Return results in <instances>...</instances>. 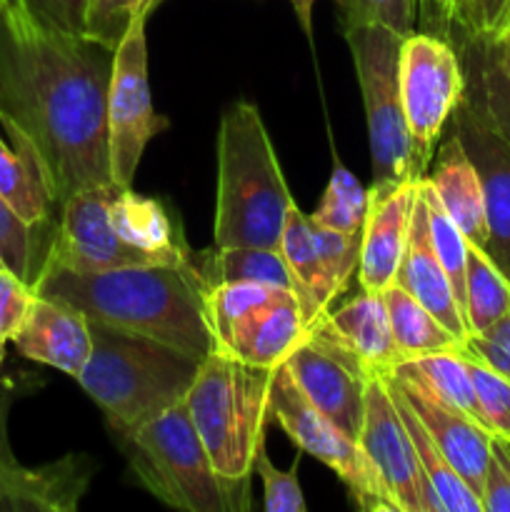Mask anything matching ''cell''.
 <instances>
[{
    "label": "cell",
    "mask_w": 510,
    "mask_h": 512,
    "mask_svg": "<svg viewBox=\"0 0 510 512\" xmlns=\"http://www.w3.org/2000/svg\"><path fill=\"white\" fill-rule=\"evenodd\" d=\"M118 440L135 478L160 503L185 512H238L233 493L210 463L185 400L118 435Z\"/></svg>",
    "instance_id": "cell-6"
},
{
    "label": "cell",
    "mask_w": 510,
    "mask_h": 512,
    "mask_svg": "<svg viewBox=\"0 0 510 512\" xmlns=\"http://www.w3.org/2000/svg\"><path fill=\"white\" fill-rule=\"evenodd\" d=\"M148 15L130 20L113 53L108 83V155L110 175L120 188H133L140 158L150 140L168 125L153 108L148 80Z\"/></svg>",
    "instance_id": "cell-10"
},
{
    "label": "cell",
    "mask_w": 510,
    "mask_h": 512,
    "mask_svg": "<svg viewBox=\"0 0 510 512\" xmlns=\"http://www.w3.org/2000/svg\"><path fill=\"white\" fill-rule=\"evenodd\" d=\"M420 195L425 200V210H428V228L433 248L438 253L440 265H443L445 275H448L450 285H453L455 300H458L460 310L465 315V265H468V240L460 233L458 225L453 223L448 213H445L443 203H440L438 193L430 185L428 178H420Z\"/></svg>",
    "instance_id": "cell-33"
},
{
    "label": "cell",
    "mask_w": 510,
    "mask_h": 512,
    "mask_svg": "<svg viewBox=\"0 0 510 512\" xmlns=\"http://www.w3.org/2000/svg\"><path fill=\"white\" fill-rule=\"evenodd\" d=\"M480 505H483V512H510V443L495 435L490 443Z\"/></svg>",
    "instance_id": "cell-44"
},
{
    "label": "cell",
    "mask_w": 510,
    "mask_h": 512,
    "mask_svg": "<svg viewBox=\"0 0 510 512\" xmlns=\"http://www.w3.org/2000/svg\"><path fill=\"white\" fill-rule=\"evenodd\" d=\"M283 290L288 288H275V285L263 283H225L205 290V315H208L213 343L215 335L223 333L230 323L265 305Z\"/></svg>",
    "instance_id": "cell-34"
},
{
    "label": "cell",
    "mask_w": 510,
    "mask_h": 512,
    "mask_svg": "<svg viewBox=\"0 0 510 512\" xmlns=\"http://www.w3.org/2000/svg\"><path fill=\"white\" fill-rule=\"evenodd\" d=\"M295 468H298V463H295L288 473H283V470L275 468L273 460L268 458L265 443L258 448V453H255V463H253V473H258V478L263 480V508L268 512L308 510Z\"/></svg>",
    "instance_id": "cell-40"
},
{
    "label": "cell",
    "mask_w": 510,
    "mask_h": 512,
    "mask_svg": "<svg viewBox=\"0 0 510 512\" xmlns=\"http://www.w3.org/2000/svg\"><path fill=\"white\" fill-rule=\"evenodd\" d=\"M358 445L398 512H445L433 485L420 470L408 430L395 408L385 375L380 373L368 380Z\"/></svg>",
    "instance_id": "cell-13"
},
{
    "label": "cell",
    "mask_w": 510,
    "mask_h": 512,
    "mask_svg": "<svg viewBox=\"0 0 510 512\" xmlns=\"http://www.w3.org/2000/svg\"><path fill=\"white\" fill-rule=\"evenodd\" d=\"M280 255L288 265L290 280H293V293L298 298L300 313L305 323L310 325L323 318L335 300L340 298L333 278L325 265L323 245L318 238V225L310 220L308 213L290 205L283 223V235H280Z\"/></svg>",
    "instance_id": "cell-23"
},
{
    "label": "cell",
    "mask_w": 510,
    "mask_h": 512,
    "mask_svg": "<svg viewBox=\"0 0 510 512\" xmlns=\"http://www.w3.org/2000/svg\"><path fill=\"white\" fill-rule=\"evenodd\" d=\"M398 288L413 295L418 303H423L455 338H468V323L460 310L458 300H455L453 285H450L448 275H445L443 265H440L438 253L433 248L428 228V210H425V200L418 190V200H415L413 218H410L408 243H405L403 260L395 273L393 280Z\"/></svg>",
    "instance_id": "cell-20"
},
{
    "label": "cell",
    "mask_w": 510,
    "mask_h": 512,
    "mask_svg": "<svg viewBox=\"0 0 510 512\" xmlns=\"http://www.w3.org/2000/svg\"><path fill=\"white\" fill-rule=\"evenodd\" d=\"M510 23V0H450V43H485Z\"/></svg>",
    "instance_id": "cell-36"
},
{
    "label": "cell",
    "mask_w": 510,
    "mask_h": 512,
    "mask_svg": "<svg viewBox=\"0 0 510 512\" xmlns=\"http://www.w3.org/2000/svg\"><path fill=\"white\" fill-rule=\"evenodd\" d=\"M110 223L123 243L140 250L155 265H190L193 250L185 245L178 220L160 200L145 198L133 188L118 185L110 200Z\"/></svg>",
    "instance_id": "cell-24"
},
{
    "label": "cell",
    "mask_w": 510,
    "mask_h": 512,
    "mask_svg": "<svg viewBox=\"0 0 510 512\" xmlns=\"http://www.w3.org/2000/svg\"><path fill=\"white\" fill-rule=\"evenodd\" d=\"M383 300L398 363L430 353H453L463 343L423 303H418L413 295L405 293L395 283L383 290Z\"/></svg>",
    "instance_id": "cell-30"
},
{
    "label": "cell",
    "mask_w": 510,
    "mask_h": 512,
    "mask_svg": "<svg viewBox=\"0 0 510 512\" xmlns=\"http://www.w3.org/2000/svg\"><path fill=\"white\" fill-rule=\"evenodd\" d=\"M293 203L260 110L238 100L218 128L213 245L278 250Z\"/></svg>",
    "instance_id": "cell-3"
},
{
    "label": "cell",
    "mask_w": 510,
    "mask_h": 512,
    "mask_svg": "<svg viewBox=\"0 0 510 512\" xmlns=\"http://www.w3.org/2000/svg\"><path fill=\"white\" fill-rule=\"evenodd\" d=\"M270 423H278L290 440L303 453L313 455L323 465H328L343 485L350 498L365 512H398L393 498L378 473L365 458L358 440L345 435L330 418H325L313 403L303 395L288 365L280 363L270 380L268 395Z\"/></svg>",
    "instance_id": "cell-8"
},
{
    "label": "cell",
    "mask_w": 510,
    "mask_h": 512,
    "mask_svg": "<svg viewBox=\"0 0 510 512\" xmlns=\"http://www.w3.org/2000/svg\"><path fill=\"white\" fill-rule=\"evenodd\" d=\"M163 0H88L85 15V38L95 40L103 48L115 50L128 30L130 20L153 13Z\"/></svg>",
    "instance_id": "cell-37"
},
{
    "label": "cell",
    "mask_w": 510,
    "mask_h": 512,
    "mask_svg": "<svg viewBox=\"0 0 510 512\" xmlns=\"http://www.w3.org/2000/svg\"><path fill=\"white\" fill-rule=\"evenodd\" d=\"M10 145L0 138V195L15 215L40 230L58 208L45 178L43 163L20 130L5 125Z\"/></svg>",
    "instance_id": "cell-25"
},
{
    "label": "cell",
    "mask_w": 510,
    "mask_h": 512,
    "mask_svg": "<svg viewBox=\"0 0 510 512\" xmlns=\"http://www.w3.org/2000/svg\"><path fill=\"white\" fill-rule=\"evenodd\" d=\"M93 350L78 385L108 418L115 435L130 433L183 403L200 360L158 340L90 323Z\"/></svg>",
    "instance_id": "cell-5"
},
{
    "label": "cell",
    "mask_w": 510,
    "mask_h": 512,
    "mask_svg": "<svg viewBox=\"0 0 510 512\" xmlns=\"http://www.w3.org/2000/svg\"><path fill=\"white\" fill-rule=\"evenodd\" d=\"M463 358L468 363L470 378H473L485 430L495 438H503L510 443V380L490 370L480 360L468 358V355H463Z\"/></svg>",
    "instance_id": "cell-39"
},
{
    "label": "cell",
    "mask_w": 510,
    "mask_h": 512,
    "mask_svg": "<svg viewBox=\"0 0 510 512\" xmlns=\"http://www.w3.org/2000/svg\"><path fill=\"white\" fill-rule=\"evenodd\" d=\"M418 20L423 33L450 40V0H418Z\"/></svg>",
    "instance_id": "cell-45"
},
{
    "label": "cell",
    "mask_w": 510,
    "mask_h": 512,
    "mask_svg": "<svg viewBox=\"0 0 510 512\" xmlns=\"http://www.w3.org/2000/svg\"><path fill=\"white\" fill-rule=\"evenodd\" d=\"M388 373L418 388L428 398L438 400V403L448 405L453 410H460V413L470 415V418L483 425V413H480L473 378H470L468 363H465V358L458 350L400 360Z\"/></svg>",
    "instance_id": "cell-27"
},
{
    "label": "cell",
    "mask_w": 510,
    "mask_h": 512,
    "mask_svg": "<svg viewBox=\"0 0 510 512\" xmlns=\"http://www.w3.org/2000/svg\"><path fill=\"white\" fill-rule=\"evenodd\" d=\"M425 178L430 180L445 213L453 218L465 240L483 250L485 240H488L483 180L453 130H448L443 143L435 150V158Z\"/></svg>",
    "instance_id": "cell-22"
},
{
    "label": "cell",
    "mask_w": 510,
    "mask_h": 512,
    "mask_svg": "<svg viewBox=\"0 0 510 512\" xmlns=\"http://www.w3.org/2000/svg\"><path fill=\"white\" fill-rule=\"evenodd\" d=\"M35 300V290L28 280L0 265V335L13 340L23 328Z\"/></svg>",
    "instance_id": "cell-42"
},
{
    "label": "cell",
    "mask_w": 510,
    "mask_h": 512,
    "mask_svg": "<svg viewBox=\"0 0 510 512\" xmlns=\"http://www.w3.org/2000/svg\"><path fill=\"white\" fill-rule=\"evenodd\" d=\"M115 50L85 35L0 25V123L20 130L43 163L55 205L113 183L108 83Z\"/></svg>",
    "instance_id": "cell-1"
},
{
    "label": "cell",
    "mask_w": 510,
    "mask_h": 512,
    "mask_svg": "<svg viewBox=\"0 0 510 512\" xmlns=\"http://www.w3.org/2000/svg\"><path fill=\"white\" fill-rule=\"evenodd\" d=\"M290 5H293L295 15H298L300 25H303L305 35H310V30H313V5L315 0H290Z\"/></svg>",
    "instance_id": "cell-48"
},
{
    "label": "cell",
    "mask_w": 510,
    "mask_h": 512,
    "mask_svg": "<svg viewBox=\"0 0 510 512\" xmlns=\"http://www.w3.org/2000/svg\"><path fill=\"white\" fill-rule=\"evenodd\" d=\"M450 130L460 138L483 180L488 220V240L483 250L510 280V145L480 123L463 100L450 115Z\"/></svg>",
    "instance_id": "cell-16"
},
{
    "label": "cell",
    "mask_w": 510,
    "mask_h": 512,
    "mask_svg": "<svg viewBox=\"0 0 510 512\" xmlns=\"http://www.w3.org/2000/svg\"><path fill=\"white\" fill-rule=\"evenodd\" d=\"M385 375L393 380L395 388L400 390V395L408 400V405L415 410V415H418L420 423L425 425V430L433 435V440L438 443V448L443 450V455L448 458V463L453 465L455 473H458L460 478L465 480V485L480 498L485 470H488L493 435H490L478 420L470 418V415L428 398V395L420 393L418 388L393 378L390 373Z\"/></svg>",
    "instance_id": "cell-19"
},
{
    "label": "cell",
    "mask_w": 510,
    "mask_h": 512,
    "mask_svg": "<svg viewBox=\"0 0 510 512\" xmlns=\"http://www.w3.org/2000/svg\"><path fill=\"white\" fill-rule=\"evenodd\" d=\"M275 370L213 353L200 360L185 408L203 440L215 473L233 493L238 512L250 510V475L255 453L270 423L268 395Z\"/></svg>",
    "instance_id": "cell-4"
},
{
    "label": "cell",
    "mask_w": 510,
    "mask_h": 512,
    "mask_svg": "<svg viewBox=\"0 0 510 512\" xmlns=\"http://www.w3.org/2000/svg\"><path fill=\"white\" fill-rule=\"evenodd\" d=\"M190 268L205 290L225 283H263L293 290V280L280 250L213 245L200 253H190Z\"/></svg>",
    "instance_id": "cell-28"
},
{
    "label": "cell",
    "mask_w": 510,
    "mask_h": 512,
    "mask_svg": "<svg viewBox=\"0 0 510 512\" xmlns=\"http://www.w3.org/2000/svg\"><path fill=\"white\" fill-rule=\"evenodd\" d=\"M468 43H475V40H468ZM485 48L490 50V53H495L498 55V58H503V60H510V23L505 25L503 30H500L498 35H495V38H490V40H485Z\"/></svg>",
    "instance_id": "cell-47"
},
{
    "label": "cell",
    "mask_w": 510,
    "mask_h": 512,
    "mask_svg": "<svg viewBox=\"0 0 510 512\" xmlns=\"http://www.w3.org/2000/svg\"><path fill=\"white\" fill-rule=\"evenodd\" d=\"M305 333L308 323L300 313L298 298L293 290H283L215 335V350L240 363L275 370L298 348Z\"/></svg>",
    "instance_id": "cell-17"
},
{
    "label": "cell",
    "mask_w": 510,
    "mask_h": 512,
    "mask_svg": "<svg viewBox=\"0 0 510 512\" xmlns=\"http://www.w3.org/2000/svg\"><path fill=\"white\" fill-rule=\"evenodd\" d=\"M418 190L420 180H373L368 188L358 265V283L368 293H383L393 285L408 243Z\"/></svg>",
    "instance_id": "cell-15"
},
{
    "label": "cell",
    "mask_w": 510,
    "mask_h": 512,
    "mask_svg": "<svg viewBox=\"0 0 510 512\" xmlns=\"http://www.w3.org/2000/svg\"><path fill=\"white\" fill-rule=\"evenodd\" d=\"M118 185L105 183L70 195L60 205V220L45 248L40 270L65 273H105L130 265H155L140 250L120 240L110 223V200Z\"/></svg>",
    "instance_id": "cell-12"
},
{
    "label": "cell",
    "mask_w": 510,
    "mask_h": 512,
    "mask_svg": "<svg viewBox=\"0 0 510 512\" xmlns=\"http://www.w3.org/2000/svg\"><path fill=\"white\" fill-rule=\"evenodd\" d=\"M33 290L73 305L90 323L158 340L198 360L215 348L205 288L190 265H130L88 275L40 270Z\"/></svg>",
    "instance_id": "cell-2"
},
{
    "label": "cell",
    "mask_w": 510,
    "mask_h": 512,
    "mask_svg": "<svg viewBox=\"0 0 510 512\" xmlns=\"http://www.w3.org/2000/svg\"><path fill=\"white\" fill-rule=\"evenodd\" d=\"M13 345L23 358L78 378L93 350L90 320L63 300L35 293L28 318L13 338Z\"/></svg>",
    "instance_id": "cell-18"
},
{
    "label": "cell",
    "mask_w": 510,
    "mask_h": 512,
    "mask_svg": "<svg viewBox=\"0 0 510 512\" xmlns=\"http://www.w3.org/2000/svg\"><path fill=\"white\" fill-rule=\"evenodd\" d=\"M5 343H8V340L0 335V365H3V360H5Z\"/></svg>",
    "instance_id": "cell-49"
},
{
    "label": "cell",
    "mask_w": 510,
    "mask_h": 512,
    "mask_svg": "<svg viewBox=\"0 0 510 512\" xmlns=\"http://www.w3.org/2000/svg\"><path fill=\"white\" fill-rule=\"evenodd\" d=\"M38 253V230L23 223L0 195V265H5L33 285L40 268Z\"/></svg>",
    "instance_id": "cell-38"
},
{
    "label": "cell",
    "mask_w": 510,
    "mask_h": 512,
    "mask_svg": "<svg viewBox=\"0 0 510 512\" xmlns=\"http://www.w3.org/2000/svg\"><path fill=\"white\" fill-rule=\"evenodd\" d=\"M285 365L305 398L345 435L358 440L365 415V390L373 375L353 355L313 328H308Z\"/></svg>",
    "instance_id": "cell-14"
},
{
    "label": "cell",
    "mask_w": 510,
    "mask_h": 512,
    "mask_svg": "<svg viewBox=\"0 0 510 512\" xmlns=\"http://www.w3.org/2000/svg\"><path fill=\"white\" fill-rule=\"evenodd\" d=\"M0 25L15 35H25L38 28L25 8V0H0Z\"/></svg>",
    "instance_id": "cell-46"
},
{
    "label": "cell",
    "mask_w": 510,
    "mask_h": 512,
    "mask_svg": "<svg viewBox=\"0 0 510 512\" xmlns=\"http://www.w3.org/2000/svg\"><path fill=\"white\" fill-rule=\"evenodd\" d=\"M335 3L340 8L343 33L363 25H383L403 38L415 33L418 0H335Z\"/></svg>",
    "instance_id": "cell-35"
},
{
    "label": "cell",
    "mask_w": 510,
    "mask_h": 512,
    "mask_svg": "<svg viewBox=\"0 0 510 512\" xmlns=\"http://www.w3.org/2000/svg\"><path fill=\"white\" fill-rule=\"evenodd\" d=\"M310 328L353 355L370 375L388 373L398 363L383 293L363 290L340 308H330Z\"/></svg>",
    "instance_id": "cell-21"
},
{
    "label": "cell",
    "mask_w": 510,
    "mask_h": 512,
    "mask_svg": "<svg viewBox=\"0 0 510 512\" xmlns=\"http://www.w3.org/2000/svg\"><path fill=\"white\" fill-rule=\"evenodd\" d=\"M510 310V280L488 258V253L468 243L465 265V323L470 333H483Z\"/></svg>",
    "instance_id": "cell-31"
},
{
    "label": "cell",
    "mask_w": 510,
    "mask_h": 512,
    "mask_svg": "<svg viewBox=\"0 0 510 512\" xmlns=\"http://www.w3.org/2000/svg\"><path fill=\"white\" fill-rule=\"evenodd\" d=\"M30 375H0V510L8 512H75L95 475V460L70 453L45 465H23L8 438V415L20 395L40 388Z\"/></svg>",
    "instance_id": "cell-11"
},
{
    "label": "cell",
    "mask_w": 510,
    "mask_h": 512,
    "mask_svg": "<svg viewBox=\"0 0 510 512\" xmlns=\"http://www.w3.org/2000/svg\"><path fill=\"white\" fill-rule=\"evenodd\" d=\"M458 350L510 380V310L483 333H470Z\"/></svg>",
    "instance_id": "cell-41"
},
{
    "label": "cell",
    "mask_w": 510,
    "mask_h": 512,
    "mask_svg": "<svg viewBox=\"0 0 510 512\" xmlns=\"http://www.w3.org/2000/svg\"><path fill=\"white\" fill-rule=\"evenodd\" d=\"M385 375V373H383ZM385 383H388L390 395H393V403L398 408L400 418H403L405 430L410 435V443H413L415 458H418L420 470L428 478V483L433 485L435 495L443 503L445 512H483L480 498L473 490L465 485V480L455 473L453 465L448 463V458L443 455V450L438 448V443L433 440V435L425 430V425L420 423V418L415 415V410L410 408L408 400L400 395V390L395 388L393 380L385 375Z\"/></svg>",
    "instance_id": "cell-29"
},
{
    "label": "cell",
    "mask_w": 510,
    "mask_h": 512,
    "mask_svg": "<svg viewBox=\"0 0 510 512\" xmlns=\"http://www.w3.org/2000/svg\"><path fill=\"white\" fill-rule=\"evenodd\" d=\"M353 53L365 120H368L370 158L375 180H420L425 178L415 160L400 100V45L403 35L383 25H363L345 30Z\"/></svg>",
    "instance_id": "cell-7"
},
{
    "label": "cell",
    "mask_w": 510,
    "mask_h": 512,
    "mask_svg": "<svg viewBox=\"0 0 510 512\" xmlns=\"http://www.w3.org/2000/svg\"><path fill=\"white\" fill-rule=\"evenodd\" d=\"M25 8L38 28L65 35H85L88 0H25Z\"/></svg>",
    "instance_id": "cell-43"
},
{
    "label": "cell",
    "mask_w": 510,
    "mask_h": 512,
    "mask_svg": "<svg viewBox=\"0 0 510 512\" xmlns=\"http://www.w3.org/2000/svg\"><path fill=\"white\" fill-rule=\"evenodd\" d=\"M365 213H368V190L338 158H333L328 188L315 213H310V220L328 230L355 235L363 233Z\"/></svg>",
    "instance_id": "cell-32"
},
{
    "label": "cell",
    "mask_w": 510,
    "mask_h": 512,
    "mask_svg": "<svg viewBox=\"0 0 510 512\" xmlns=\"http://www.w3.org/2000/svg\"><path fill=\"white\" fill-rule=\"evenodd\" d=\"M465 73L463 103L475 118L510 145V60L483 43H455Z\"/></svg>",
    "instance_id": "cell-26"
},
{
    "label": "cell",
    "mask_w": 510,
    "mask_h": 512,
    "mask_svg": "<svg viewBox=\"0 0 510 512\" xmlns=\"http://www.w3.org/2000/svg\"><path fill=\"white\" fill-rule=\"evenodd\" d=\"M465 93L460 55L450 40L415 30L400 45V100L420 173L428 175L445 125Z\"/></svg>",
    "instance_id": "cell-9"
}]
</instances>
